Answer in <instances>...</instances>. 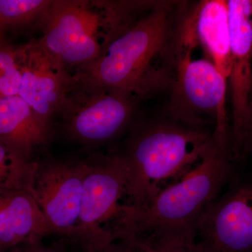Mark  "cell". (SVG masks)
Returning a JSON list of instances; mask_svg holds the SVG:
<instances>
[{
	"mask_svg": "<svg viewBox=\"0 0 252 252\" xmlns=\"http://www.w3.org/2000/svg\"><path fill=\"white\" fill-rule=\"evenodd\" d=\"M170 1H149L96 61L75 69L74 85L127 91L139 98L170 89L183 10Z\"/></svg>",
	"mask_w": 252,
	"mask_h": 252,
	"instance_id": "cell-1",
	"label": "cell"
},
{
	"mask_svg": "<svg viewBox=\"0 0 252 252\" xmlns=\"http://www.w3.org/2000/svg\"><path fill=\"white\" fill-rule=\"evenodd\" d=\"M215 141L202 128L170 121L139 124L119 155L127 181L130 212L145 206L168 181L183 177Z\"/></svg>",
	"mask_w": 252,
	"mask_h": 252,
	"instance_id": "cell-2",
	"label": "cell"
},
{
	"mask_svg": "<svg viewBox=\"0 0 252 252\" xmlns=\"http://www.w3.org/2000/svg\"><path fill=\"white\" fill-rule=\"evenodd\" d=\"M231 160L228 149L215 140L191 170L162 189L145 206L127 215L123 238L196 235L199 220L230 177Z\"/></svg>",
	"mask_w": 252,
	"mask_h": 252,
	"instance_id": "cell-3",
	"label": "cell"
},
{
	"mask_svg": "<svg viewBox=\"0 0 252 252\" xmlns=\"http://www.w3.org/2000/svg\"><path fill=\"white\" fill-rule=\"evenodd\" d=\"M145 1L56 0L39 24L38 43L68 70L96 61Z\"/></svg>",
	"mask_w": 252,
	"mask_h": 252,
	"instance_id": "cell-4",
	"label": "cell"
},
{
	"mask_svg": "<svg viewBox=\"0 0 252 252\" xmlns=\"http://www.w3.org/2000/svg\"><path fill=\"white\" fill-rule=\"evenodd\" d=\"M198 46L190 21L180 22L167 113L172 120L198 128L212 119L214 138L220 147L228 149L227 79L206 58L193 59Z\"/></svg>",
	"mask_w": 252,
	"mask_h": 252,
	"instance_id": "cell-5",
	"label": "cell"
},
{
	"mask_svg": "<svg viewBox=\"0 0 252 252\" xmlns=\"http://www.w3.org/2000/svg\"><path fill=\"white\" fill-rule=\"evenodd\" d=\"M84 163L80 214L74 238L89 250L97 252L119 237L130 206L122 204L124 197L127 198V181L119 155Z\"/></svg>",
	"mask_w": 252,
	"mask_h": 252,
	"instance_id": "cell-6",
	"label": "cell"
},
{
	"mask_svg": "<svg viewBox=\"0 0 252 252\" xmlns=\"http://www.w3.org/2000/svg\"><path fill=\"white\" fill-rule=\"evenodd\" d=\"M139 99L120 89L72 84L59 115L74 140L102 144L117 137L132 124Z\"/></svg>",
	"mask_w": 252,
	"mask_h": 252,
	"instance_id": "cell-7",
	"label": "cell"
},
{
	"mask_svg": "<svg viewBox=\"0 0 252 252\" xmlns=\"http://www.w3.org/2000/svg\"><path fill=\"white\" fill-rule=\"evenodd\" d=\"M230 54V79L233 125L228 149L233 160L244 157L250 119L252 83V0H228Z\"/></svg>",
	"mask_w": 252,
	"mask_h": 252,
	"instance_id": "cell-8",
	"label": "cell"
},
{
	"mask_svg": "<svg viewBox=\"0 0 252 252\" xmlns=\"http://www.w3.org/2000/svg\"><path fill=\"white\" fill-rule=\"evenodd\" d=\"M84 173V161L36 162L28 189L53 233L75 236Z\"/></svg>",
	"mask_w": 252,
	"mask_h": 252,
	"instance_id": "cell-9",
	"label": "cell"
},
{
	"mask_svg": "<svg viewBox=\"0 0 252 252\" xmlns=\"http://www.w3.org/2000/svg\"><path fill=\"white\" fill-rule=\"evenodd\" d=\"M195 230L212 252H252V184H238L218 197Z\"/></svg>",
	"mask_w": 252,
	"mask_h": 252,
	"instance_id": "cell-10",
	"label": "cell"
},
{
	"mask_svg": "<svg viewBox=\"0 0 252 252\" xmlns=\"http://www.w3.org/2000/svg\"><path fill=\"white\" fill-rule=\"evenodd\" d=\"M20 47L21 83L18 95L50 127L72 88V75L37 40Z\"/></svg>",
	"mask_w": 252,
	"mask_h": 252,
	"instance_id": "cell-11",
	"label": "cell"
},
{
	"mask_svg": "<svg viewBox=\"0 0 252 252\" xmlns=\"http://www.w3.org/2000/svg\"><path fill=\"white\" fill-rule=\"evenodd\" d=\"M53 233L28 188L0 192V248Z\"/></svg>",
	"mask_w": 252,
	"mask_h": 252,
	"instance_id": "cell-12",
	"label": "cell"
},
{
	"mask_svg": "<svg viewBox=\"0 0 252 252\" xmlns=\"http://www.w3.org/2000/svg\"><path fill=\"white\" fill-rule=\"evenodd\" d=\"M194 34L205 57L228 79L231 66L228 1L205 0L189 11Z\"/></svg>",
	"mask_w": 252,
	"mask_h": 252,
	"instance_id": "cell-13",
	"label": "cell"
},
{
	"mask_svg": "<svg viewBox=\"0 0 252 252\" xmlns=\"http://www.w3.org/2000/svg\"><path fill=\"white\" fill-rule=\"evenodd\" d=\"M46 126L19 95L0 98V141L31 158L49 137Z\"/></svg>",
	"mask_w": 252,
	"mask_h": 252,
	"instance_id": "cell-14",
	"label": "cell"
},
{
	"mask_svg": "<svg viewBox=\"0 0 252 252\" xmlns=\"http://www.w3.org/2000/svg\"><path fill=\"white\" fill-rule=\"evenodd\" d=\"M36 162L0 141V192L28 188Z\"/></svg>",
	"mask_w": 252,
	"mask_h": 252,
	"instance_id": "cell-15",
	"label": "cell"
},
{
	"mask_svg": "<svg viewBox=\"0 0 252 252\" xmlns=\"http://www.w3.org/2000/svg\"><path fill=\"white\" fill-rule=\"evenodd\" d=\"M51 4L49 0H0V25L5 31L39 22Z\"/></svg>",
	"mask_w": 252,
	"mask_h": 252,
	"instance_id": "cell-16",
	"label": "cell"
},
{
	"mask_svg": "<svg viewBox=\"0 0 252 252\" xmlns=\"http://www.w3.org/2000/svg\"><path fill=\"white\" fill-rule=\"evenodd\" d=\"M21 83V47L0 44V98L18 95Z\"/></svg>",
	"mask_w": 252,
	"mask_h": 252,
	"instance_id": "cell-17",
	"label": "cell"
},
{
	"mask_svg": "<svg viewBox=\"0 0 252 252\" xmlns=\"http://www.w3.org/2000/svg\"><path fill=\"white\" fill-rule=\"evenodd\" d=\"M147 252H212L195 234L140 237Z\"/></svg>",
	"mask_w": 252,
	"mask_h": 252,
	"instance_id": "cell-18",
	"label": "cell"
},
{
	"mask_svg": "<svg viewBox=\"0 0 252 252\" xmlns=\"http://www.w3.org/2000/svg\"><path fill=\"white\" fill-rule=\"evenodd\" d=\"M95 252H147L142 239L130 236L119 239Z\"/></svg>",
	"mask_w": 252,
	"mask_h": 252,
	"instance_id": "cell-19",
	"label": "cell"
},
{
	"mask_svg": "<svg viewBox=\"0 0 252 252\" xmlns=\"http://www.w3.org/2000/svg\"><path fill=\"white\" fill-rule=\"evenodd\" d=\"M250 150H252V117L250 118V124H249L246 142H245V150H244V155L247 152H248V151Z\"/></svg>",
	"mask_w": 252,
	"mask_h": 252,
	"instance_id": "cell-20",
	"label": "cell"
},
{
	"mask_svg": "<svg viewBox=\"0 0 252 252\" xmlns=\"http://www.w3.org/2000/svg\"><path fill=\"white\" fill-rule=\"evenodd\" d=\"M4 30L3 29V28L1 27V25H0V44L1 43L4 42Z\"/></svg>",
	"mask_w": 252,
	"mask_h": 252,
	"instance_id": "cell-21",
	"label": "cell"
},
{
	"mask_svg": "<svg viewBox=\"0 0 252 252\" xmlns=\"http://www.w3.org/2000/svg\"><path fill=\"white\" fill-rule=\"evenodd\" d=\"M250 118L252 117V83L251 92H250Z\"/></svg>",
	"mask_w": 252,
	"mask_h": 252,
	"instance_id": "cell-22",
	"label": "cell"
},
{
	"mask_svg": "<svg viewBox=\"0 0 252 252\" xmlns=\"http://www.w3.org/2000/svg\"><path fill=\"white\" fill-rule=\"evenodd\" d=\"M34 252H56L54 251H52V250H39V251H36Z\"/></svg>",
	"mask_w": 252,
	"mask_h": 252,
	"instance_id": "cell-23",
	"label": "cell"
},
{
	"mask_svg": "<svg viewBox=\"0 0 252 252\" xmlns=\"http://www.w3.org/2000/svg\"></svg>",
	"mask_w": 252,
	"mask_h": 252,
	"instance_id": "cell-24",
	"label": "cell"
}]
</instances>
